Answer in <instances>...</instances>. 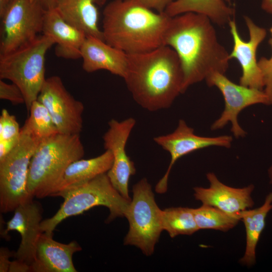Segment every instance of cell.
<instances>
[{"mask_svg":"<svg viewBox=\"0 0 272 272\" xmlns=\"http://www.w3.org/2000/svg\"><path fill=\"white\" fill-rule=\"evenodd\" d=\"M42 6L46 9H51L55 8L56 0H38Z\"/></svg>","mask_w":272,"mask_h":272,"instance_id":"836d02e7","label":"cell"},{"mask_svg":"<svg viewBox=\"0 0 272 272\" xmlns=\"http://www.w3.org/2000/svg\"><path fill=\"white\" fill-rule=\"evenodd\" d=\"M28 112L24 125L38 139L42 141L59 133L47 109L38 100L32 103Z\"/></svg>","mask_w":272,"mask_h":272,"instance_id":"484cf974","label":"cell"},{"mask_svg":"<svg viewBox=\"0 0 272 272\" xmlns=\"http://www.w3.org/2000/svg\"><path fill=\"white\" fill-rule=\"evenodd\" d=\"M14 212L13 217L6 223V229L1 232L2 237L6 239L10 231H16L21 238L9 271H30L36 259L38 242L43 233L40 227L42 207L33 199L20 205Z\"/></svg>","mask_w":272,"mask_h":272,"instance_id":"8fae6325","label":"cell"},{"mask_svg":"<svg viewBox=\"0 0 272 272\" xmlns=\"http://www.w3.org/2000/svg\"><path fill=\"white\" fill-rule=\"evenodd\" d=\"M98 0H56L55 9L69 23L84 31L87 36L104 40L98 27Z\"/></svg>","mask_w":272,"mask_h":272,"instance_id":"44dd1931","label":"cell"},{"mask_svg":"<svg viewBox=\"0 0 272 272\" xmlns=\"http://www.w3.org/2000/svg\"><path fill=\"white\" fill-rule=\"evenodd\" d=\"M268 176L269 178V183L272 184V164L268 169Z\"/></svg>","mask_w":272,"mask_h":272,"instance_id":"d590c367","label":"cell"},{"mask_svg":"<svg viewBox=\"0 0 272 272\" xmlns=\"http://www.w3.org/2000/svg\"><path fill=\"white\" fill-rule=\"evenodd\" d=\"M269 32H270V34H271V38L268 40V43L270 45V46L271 47V50H272V27L269 29ZM271 56H272V55H271Z\"/></svg>","mask_w":272,"mask_h":272,"instance_id":"8d00e7d4","label":"cell"},{"mask_svg":"<svg viewBox=\"0 0 272 272\" xmlns=\"http://www.w3.org/2000/svg\"><path fill=\"white\" fill-rule=\"evenodd\" d=\"M258 64L263 76V90L272 101V56L269 58L261 57Z\"/></svg>","mask_w":272,"mask_h":272,"instance_id":"f1b7e54d","label":"cell"},{"mask_svg":"<svg viewBox=\"0 0 272 272\" xmlns=\"http://www.w3.org/2000/svg\"><path fill=\"white\" fill-rule=\"evenodd\" d=\"M82 67L87 73L106 70L123 79L128 64L127 54L104 40L87 36L81 50Z\"/></svg>","mask_w":272,"mask_h":272,"instance_id":"ac0fdd59","label":"cell"},{"mask_svg":"<svg viewBox=\"0 0 272 272\" xmlns=\"http://www.w3.org/2000/svg\"><path fill=\"white\" fill-rule=\"evenodd\" d=\"M37 100L47 109L59 133L80 134L84 104L69 92L59 76L46 79Z\"/></svg>","mask_w":272,"mask_h":272,"instance_id":"7c38bea8","label":"cell"},{"mask_svg":"<svg viewBox=\"0 0 272 272\" xmlns=\"http://www.w3.org/2000/svg\"><path fill=\"white\" fill-rule=\"evenodd\" d=\"M17 143L0 142V161L4 159L9 154Z\"/></svg>","mask_w":272,"mask_h":272,"instance_id":"1f68e13d","label":"cell"},{"mask_svg":"<svg viewBox=\"0 0 272 272\" xmlns=\"http://www.w3.org/2000/svg\"><path fill=\"white\" fill-rule=\"evenodd\" d=\"M192 211L199 230L213 229L226 232L234 228L241 220L240 215L229 214L206 205L192 209Z\"/></svg>","mask_w":272,"mask_h":272,"instance_id":"d4e9b609","label":"cell"},{"mask_svg":"<svg viewBox=\"0 0 272 272\" xmlns=\"http://www.w3.org/2000/svg\"><path fill=\"white\" fill-rule=\"evenodd\" d=\"M261 7L264 11L272 15V0H262Z\"/></svg>","mask_w":272,"mask_h":272,"instance_id":"d6a6232c","label":"cell"},{"mask_svg":"<svg viewBox=\"0 0 272 272\" xmlns=\"http://www.w3.org/2000/svg\"><path fill=\"white\" fill-rule=\"evenodd\" d=\"M84 154L80 134L58 133L42 141L30 163L27 189L30 196H50L67 167Z\"/></svg>","mask_w":272,"mask_h":272,"instance_id":"277c9868","label":"cell"},{"mask_svg":"<svg viewBox=\"0 0 272 272\" xmlns=\"http://www.w3.org/2000/svg\"><path fill=\"white\" fill-rule=\"evenodd\" d=\"M154 141L170 155L171 160L167 170L155 186L158 193H164L168 188L169 176L175 163L181 157L198 150L211 146L230 148L233 138L224 135L209 137L199 136L183 119L178 121L176 128L166 135L154 138Z\"/></svg>","mask_w":272,"mask_h":272,"instance_id":"4fadbf2b","label":"cell"},{"mask_svg":"<svg viewBox=\"0 0 272 272\" xmlns=\"http://www.w3.org/2000/svg\"><path fill=\"white\" fill-rule=\"evenodd\" d=\"M21 128L15 115L3 109L0 115V142L17 143Z\"/></svg>","mask_w":272,"mask_h":272,"instance_id":"4316f807","label":"cell"},{"mask_svg":"<svg viewBox=\"0 0 272 272\" xmlns=\"http://www.w3.org/2000/svg\"><path fill=\"white\" fill-rule=\"evenodd\" d=\"M113 162L109 150L101 155L89 159H80L72 162L66 169L60 181L50 196L85 183L102 174L107 173Z\"/></svg>","mask_w":272,"mask_h":272,"instance_id":"ffe728a7","label":"cell"},{"mask_svg":"<svg viewBox=\"0 0 272 272\" xmlns=\"http://www.w3.org/2000/svg\"><path fill=\"white\" fill-rule=\"evenodd\" d=\"M0 99L8 100L14 105L25 104V98L19 87L13 83H7L2 79H0Z\"/></svg>","mask_w":272,"mask_h":272,"instance_id":"83f0119b","label":"cell"},{"mask_svg":"<svg viewBox=\"0 0 272 272\" xmlns=\"http://www.w3.org/2000/svg\"><path fill=\"white\" fill-rule=\"evenodd\" d=\"M224 1L225 2H226L230 3L231 0H224Z\"/></svg>","mask_w":272,"mask_h":272,"instance_id":"74e56055","label":"cell"},{"mask_svg":"<svg viewBox=\"0 0 272 272\" xmlns=\"http://www.w3.org/2000/svg\"><path fill=\"white\" fill-rule=\"evenodd\" d=\"M171 19L140 0H113L103 10L101 31L111 46L127 54L145 52L164 45Z\"/></svg>","mask_w":272,"mask_h":272,"instance_id":"3957f363","label":"cell"},{"mask_svg":"<svg viewBox=\"0 0 272 272\" xmlns=\"http://www.w3.org/2000/svg\"><path fill=\"white\" fill-rule=\"evenodd\" d=\"M147 7L158 13L164 12L166 8L175 0H140Z\"/></svg>","mask_w":272,"mask_h":272,"instance_id":"f546056e","label":"cell"},{"mask_svg":"<svg viewBox=\"0 0 272 272\" xmlns=\"http://www.w3.org/2000/svg\"><path fill=\"white\" fill-rule=\"evenodd\" d=\"M54 44L52 39L42 34L11 52L0 55V79L8 80L19 87L28 111L37 100L46 79L45 56Z\"/></svg>","mask_w":272,"mask_h":272,"instance_id":"8992f818","label":"cell"},{"mask_svg":"<svg viewBox=\"0 0 272 272\" xmlns=\"http://www.w3.org/2000/svg\"><path fill=\"white\" fill-rule=\"evenodd\" d=\"M133 197L125 218L129 230L124 244L140 248L147 256L152 255L161 232L162 212L157 205L151 185L145 178L133 186Z\"/></svg>","mask_w":272,"mask_h":272,"instance_id":"ba28073f","label":"cell"},{"mask_svg":"<svg viewBox=\"0 0 272 272\" xmlns=\"http://www.w3.org/2000/svg\"><path fill=\"white\" fill-rule=\"evenodd\" d=\"M164 45L172 48L179 59L183 74L182 93L215 72L225 74L229 67V53L205 15L186 13L171 17Z\"/></svg>","mask_w":272,"mask_h":272,"instance_id":"6da1fadb","label":"cell"},{"mask_svg":"<svg viewBox=\"0 0 272 272\" xmlns=\"http://www.w3.org/2000/svg\"><path fill=\"white\" fill-rule=\"evenodd\" d=\"M249 32V39L244 41L240 37L236 22L232 20L229 23L233 46L229 53L230 59H236L239 63L242 75L239 84L250 88L263 90V76L256 58V51L259 44L266 36V30L257 26L252 19L244 17Z\"/></svg>","mask_w":272,"mask_h":272,"instance_id":"9a60e30c","label":"cell"},{"mask_svg":"<svg viewBox=\"0 0 272 272\" xmlns=\"http://www.w3.org/2000/svg\"><path fill=\"white\" fill-rule=\"evenodd\" d=\"M14 0H0V17H1L9 6Z\"/></svg>","mask_w":272,"mask_h":272,"instance_id":"e575fe53","label":"cell"},{"mask_svg":"<svg viewBox=\"0 0 272 272\" xmlns=\"http://www.w3.org/2000/svg\"><path fill=\"white\" fill-rule=\"evenodd\" d=\"M271 209L272 192H270L260 207L247 209L240 213L246 232L245 250L239 260L241 264L250 267L256 262V248L265 225L266 217Z\"/></svg>","mask_w":272,"mask_h":272,"instance_id":"603a6c76","label":"cell"},{"mask_svg":"<svg viewBox=\"0 0 272 272\" xmlns=\"http://www.w3.org/2000/svg\"><path fill=\"white\" fill-rule=\"evenodd\" d=\"M124 80L134 101L155 111L169 108L182 93L183 74L178 56L170 47L127 54Z\"/></svg>","mask_w":272,"mask_h":272,"instance_id":"7a4b0ae2","label":"cell"},{"mask_svg":"<svg viewBox=\"0 0 272 272\" xmlns=\"http://www.w3.org/2000/svg\"><path fill=\"white\" fill-rule=\"evenodd\" d=\"M63 201L51 218L42 220V232L53 235V231L61 222L72 216L97 206H104L109 211L107 222L118 217H125L130 201L123 197L113 186L107 175L102 174L75 187L58 193Z\"/></svg>","mask_w":272,"mask_h":272,"instance_id":"5b68a950","label":"cell"},{"mask_svg":"<svg viewBox=\"0 0 272 272\" xmlns=\"http://www.w3.org/2000/svg\"><path fill=\"white\" fill-rule=\"evenodd\" d=\"M135 122L132 117L121 121L112 119L103 137L105 149L110 151L113 156L112 165L107 175L114 188L129 201L131 199L128 192L129 180L136 169L134 163L126 154L125 146Z\"/></svg>","mask_w":272,"mask_h":272,"instance_id":"5bb4252c","label":"cell"},{"mask_svg":"<svg viewBox=\"0 0 272 272\" xmlns=\"http://www.w3.org/2000/svg\"><path fill=\"white\" fill-rule=\"evenodd\" d=\"M162 224L171 238L179 235H191L199 230L195 222L192 209L172 207L162 212Z\"/></svg>","mask_w":272,"mask_h":272,"instance_id":"cb8c5ba5","label":"cell"},{"mask_svg":"<svg viewBox=\"0 0 272 272\" xmlns=\"http://www.w3.org/2000/svg\"><path fill=\"white\" fill-rule=\"evenodd\" d=\"M46 10L38 0H14L1 17L0 55L35 40L42 31Z\"/></svg>","mask_w":272,"mask_h":272,"instance_id":"9c48e42d","label":"cell"},{"mask_svg":"<svg viewBox=\"0 0 272 272\" xmlns=\"http://www.w3.org/2000/svg\"><path fill=\"white\" fill-rule=\"evenodd\" d=\"M42 33L56 44L57 56L67 59L81 58V50L86 34L67 22L55 8L46 10Z\"/></svg>","mask_w":272,"mask_h":272,"instance_id":"e0dca14e","label":"cell"},{"mask_svg":"<svg viewBox=\"0 0 272 272\" xmlns=\"http://www.w3.org/2000/svg\"><path fill=\"white\" fill-rule=\"evenodd\" d=\"M164 13L171 17L186 13H195L207 16L220 26L229 24L235 14V9L224 0H175Z\"/></svg>","mask_w":272,"mask_h":272,"instance_id":"7402d4cb","label":"cell"},{"mask_svg":"<svg viewBox=\"0 0 272 272\" xmlns=\"http://www.w3.org/2000/svg\"><path fill=\"white\" fill-rule=\"evenodd\" d=\"M210 183L208 188H193L195 198L202 205L216 207L226 213L240 215L244 210L254 205L251 193L254 186L250 184L242 188H234L222 183L213 172L207 174Z\"/></svg>","mask_w":272,"mask_h":272,"instance_id":"2e32d148","label":"cell"},{"mask_svg":"<svg viewBox=\"0 0 272 272\" xmlns=\"http://www.w3.org/2000/svg\"><path fill=\"white\" fill-rule=\"evenodd\" d=\"M205 81L209 87L215 86L220 90L225 102L223 111L211 126L213 130L223 128L230 122L231 131L234 137H244L246 132L239 125L238 120L240 112L254 104L272 105L271 99L263 90L236 84L224 74L215 72Z\"/></svg>","mask_w":272,"mask_h":272,"instance_id":"30bf717a","label":"cell"},{"mask_svg":"<svg viewBox=\"0 0 272 272\" xmlns=\"http://www.w3.org/2000/svg\"><path fill=\"white\" fill-rule=\"evenodd\" d=\"M53 235L42 233L38 242L36 259L30 271L76 272L73 254L82 250L76 241L63 244L54 240Z\"/></svg>","mask_w":272,"mask_h":272,"instance_id":"d6986e66","label":"cell"},{"mask_svg":"<svg viewBox=\"0 0 272 272\" xmlns=\"http://www.w3.org/2000/svg\"><path fill=\"white\" fill-rule=\"evenodd\" d=\"M14 253L13 251L6 247H1L0 249V271H9L11 261L10 260V257L14 256Z\"/></svg>","mask_w":272,"mask_h":272,"instance_id":"4dcf8cb0","label":"cell"},{"mask_svg":"<svg viewBox=\"0 0 272 272\" xmlns=\"http://www.w3.org/2000/svg\"><path fill=\"white\" fill-rule=\"evenodd\" d=\"M42 142L24 125L13 150L0 161V211H14L21 204L33 199L27 189L31 159Z\"/></svg>","mask_w":272,"mask_h":272,"instance_id":"52a82bcc","label":"cell"}]
</instances>
